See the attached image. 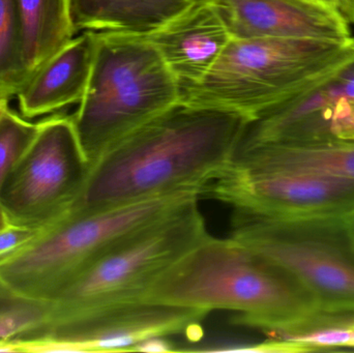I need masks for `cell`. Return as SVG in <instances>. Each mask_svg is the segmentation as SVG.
I'll return each mask as SVG.
<instances>
[{"label":"cell","instance_id":"cell-2","mask_svg":"<svg viewBox=\"0 0 354 353\" xmlns=\"http://www.w3.org/2000/svg\"><path fill=\"white\" fill-rule=\"evenodd\" d=\"M142 303L231 311L234 325L278 339L326 321L282 269L231 236L209 233L159 276Z\"/></svg>","mask_w":354,"mask_h":353},{"label":"cell","instance_id":"cell-16","mask_svg":"<svg viewBox=\"0 0 354 353\" xmlns=\"http://www.w3.org/2000/svg\"><path fill=\"white\" fill-rule=\"evenodd\" d=\"M197 0H70L77 31L149 35Z\"/></svg>","mask_w":354,"mask_h":353},{"label":"cell","instance_id":"cell-15","mask_svg":"<svg viewBox=\"0 0 354 353\" xmlns=\"http://www.w3.org/2000/svg\"><path fill=\"white\" fill-rule=\"evenodd\" d=\"M354 101V45L317 80L248 122L239 149L268 142L293 122L341 102Z\"/></svg>","mask_w":354,"mask_h":353},{"label":"cell","instance_id":"cell-24","mask_svg":"<svg viewBox=\"0 0 354 353\" xmlns=\"http://www.w3.org/2000/svg\"><path fill=\"white\" fill-rule=\"evenodd\" d=\"M18 296L12 292V290L0 279V308L14 304L17 300H21Z\"/></svg>","mask_w":354,"mask_h":353},{"label":"cell","instance_id":"cell-9","mask_svg":"<svg viewBox=\"0 0 354 353\" xmlns=\"http://www.w3.org/2000/svg\"><path fill=\"white\" fill-rule=\"evenodd\" d=\"M330 230L309 229L255 219L231 218L230 236L286 273L330 321L354 319V247L326 238Z\"/></svg>","mask_w":354,"mask_h":353},{"label":"cell","instance_id":"cell-4","mask_svg":"<svg viewBox=\"0 0 354 353\" xmlns=\"http://www.w3.org/2000/svg\"><path fill=\"white\" fill-rule=\"evenodd\" d=\"M207 234L198 199L185 203L129 236L79 274L46 304L43 325L27 338L142 303L159 276Z\"/></svg>","mask_w":354,"mask_h":353},{"label":"cell","instance_id":"cell-8","mask_svg":"<svg viewBox=\"0 0 354 353\" xmlns=\"http://www.w3.org/2000/svg\"><path fill=\"white\" fill-rule=\"evenodd\" d=\"M204 196L235 213L295 227L347 230L354 226V180L314 174L261 172L229 166Z\"/></svg>","mask_w":354,"mask_h":353},{"label":"cell","instance_id":"cell-17","mask_svg":"<svg viewBox=\"0 0 354 353\" xmlns=\"http://www.w3.org/2000/svg\"><path fill=\"white\" fill-rule=\"evenodd\" d=\"M26 83L76 33L70 0H15ZM25 83V84H26Z\"/></svg>","mask_w":354,"mask_h":353},{"label":"cell","instance_id":"cell-11","mask_svg":"<svg viewBox=\"0 0 354 353\" xmlns=\"http://www.w3.org/2000/svg\"><path fill=\"white\" fill-rule=\"evenodd\" d=\"M232 39H353L348 23L320 0H209Z\"/></svg>","mask_w":354,"mask_h":353},{"label":"cell","instance_id":"cell-10","mask_svg":"<svg viewBox=\"0 0 354 353\" xmlns=\"http://www.w3.org/2000/svg\"><path fill=\"white\" fill-rule=\"evenodd\" d=\"M209 313L170 305L138 303L17 339L20 352H132L151 337L185 336L196 342Z\"/></svg>","mask_w":354,"mask_h":353},{"label":"cell","instance_id":"cell-22","mask_svg":"<svg viewBox=\"0 0 354 353\" xmlns=\"http://www.w3.org/2000/svg\"><path fill=\"white\" fill-rule=\"evenodd\" d=\"M183 352L169 337H151L137 344L132 352Z\"/></svg>","mask_w":354,"mask_h":353},{"label":"cell","instance_id":"cell-12","mask_svg":"<svg viewBox=\"0 0 354 353\" xmlns=\"http://www.w3.org/2000/svg\"><path fill=\"white\" fill-rule=\"evenodd\" d=\"M145 37L155 46L180 88L200 82L232 39L209 0H197Z\"/></svg>","mask_w":354,"mask_h":353},{"label":"cell","instance_id":"cell-13","mask_svg":"<svg viewBox=\"0 0 354 353\" xmlns=\"http://www.w3.org/2000/svg\"><path fill=\"white\" fill-rule=\"evenodd\" d=\"M97 49V33L83 31L46 60L19 91V110L26 120L80 103Z\"/></svg>","mask_w":354,"mask_h":353},{"label":"cell","instance_id":"cell-6","mask_svg":"<svg viewBox=\"0 0 354 353\" xmlns=\"http://www.w3.org/2000/svg\"><path fill=\"white\" fill-rule=\"evenodd\" d=\"M199 199L177 194L93 213H71L0 263V279L19 298L51 303L79 274L122 240Z\"/></svg>","mask_w":354,"mask_h":353},{"label":"cell","instance_id":"cell-26","mask_svg":"<svg viewBox=\"0 0 354 353\" xmlns=\"http://www.w3.org/2000/svg\"><path fill=\"white\" fill-rule=\"evenodd\" d=\"M8 107V99H2L0 101V117H1L3 112L6 111V108Z\"/></svg>","mask_w":354,"mask_h":353},{"label":"cell","instance_id":"cell-21","mask_svg":"<svg viewBox=\"0 0 354 353\" xmlns=\"http://www.w3.org/2000/svg\"><path fill=\"white\" fill-rule=\"evenodd\" d=\"M45 228L8 224L0 229V263L21 252L35 242Z\"/></svg>","mask_w":354,"mask_h":353},{"label":"cell","instance_id":"cell-19","mask_svg":"<svg viewBox=\"0 0 354 353\" xmlns=\"http://www.w3.org/2000/svg\"><path fill=\"white\" fill-rule=\"evenodd\" d=\"M25 83L16 1L0 0V101L18 95Z\"/></svg>","mask_w":354,"mask_h":353},{"label":"cell","instance_id":"cell-1","mask_svg":"<svg viewBox=\"0 0 354 353\" xmlns=\"http://www.w3.org/2000/svg\"><path fill=\"white\" fill-rule=\"evenodd\" d=\"M250 120L239 112L177 102L97 162L70 215L170 195L204 196L232 163Z\"/></svg>","mask_w":354,"mask_h":353},{"label":"cell","instance_id":"cell-5","mask_svg":"<svg viewBox=\"0 0 354 353\" xmlns=\"http://www.w3.org/2000/svg\"><path fill=\"white\" fill-rule=\"evenodd\" d=\"M353 45L354 37L231 39L200 82L180 88V101L253 120L317 80Z\"/></svg>","mask_w":354,"mask_h":353},{"label":"cell","instance_id":"cell-23","mask_svg":"<svg viewBox=\"0 0 354 353\" xmlns=\"http://www.w3.org/2000/svg\"><path fill=\"white\" fill-rule=\"evenodd\" d=\"M334 8L339 16L348 23L354 24V0H322Z\"/></svg>","mask_w":354,"mask_h":353},{"label":"cell","instance_id":"cell-20","mask_svg":"<svg viewBox=\"0 0 354 353\" xmlns=\"http://www.w3.org/2000/svg\"><path fill=\"white\" fill-rule=\"evenodd\" d=\"M37 122H29L10 108L0 117V189L35 137Z\"/></svg>","mask_w":354,"mask_h":353},{"label":"cell","instance_id":"cell-7","mask_svg":"<svg viewBox=\"0 0 354 353\" xmlns=\"http://www.w3.org/2000/svg\"><path fill=\"white\" fill-rule=\"evenodd\" d=\"M88 173L72 115L49 116L37 122L35 137L4 180L0 207L14 225H55L74 209Z\"/></svg>","mask_w":354,"mask_h":353},{"label":"cell","instance_id":"cell-25","mask_svg":"<svg viewBox=\"0 0 354 353\" xmlns=\"http://www.w3.org/2000/svg\"><path fill=\"white\" fill-rule=\"evenodd\" d=\"M10 222H8V218H6V213L2 211L1 207H0V229L6 227V225H8Z\"/></svg>","mask_w":354,"mask_h":353},{"label":"cell","instance_id":"cell-3","mask_svg":"<svg viewBox=\"0 0 354 353\" xmlns=\"http://www.w3.org/2000/svg\"><path fill=\"white\" fill-rule=\"evenodd\" d=\"M97 33L86 90L72 115L89 171L120 141L180 101V86L145 35Z\"/></svg>","mask_w":354,"mask_h":353},{"label":"cell","instance_id":"cell-27","mask_svg":"<svg viewBox=\"0 0 354 353\" xmlns=\"http://www.w3.org/2000/svg\"><path fill=\"white\" fill-rule=\"evenodd\" d=\"M320 1H322V0H320Z\"/></svg>","mask_w":354,"mask_h":353},{"label":"cell","instance_id":"cell-18","mask_svg":"<svg viewBox=\"0 0 354 353\" xmlns=\"http://www.w3.org/2000/svg\"><path fill=\"white\" fill-rule=\"evenodd\" d=\"M330 139L354 140V101L341 102L310 114L283 128L264 143Z\"/></svg>","mask_w":354,"mask_h":353},{"label":"cell","instance_id":"cell-14","mask_svg":"<svg viewBox=\"0 0 354 353\" xmlns=\"http://www.w3.org/2000/svg\"><path fill=\"white\" fill-rule=\"evenodd\" d=\"M232 164L252 171L314 174L354 180V140L262 143L239 149Z\"/></svg>","mask_w":354,"mask_h":353}]
</instances>
